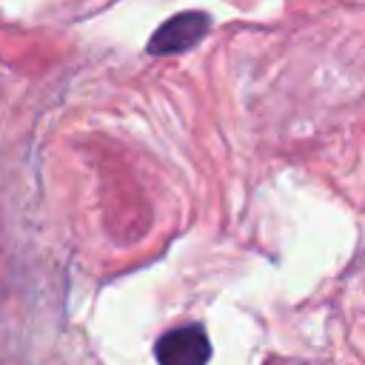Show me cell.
<instances>
[{"mask_svg": "<svg viewBox=\"0 0 365 365\" xmlns=\"http://www.w3.org/2000/svg\"><path fill=\"white\" fill-rule=\"evenodd\" d=\"M208 29V17L202 11H182L174 14L168 23H163L151 40H148V51L151 54H174L182 48H191Z\"/></svg>", "mask_w": 365, "mask_h": 365, "instance_id": "7a4b0ae2", "label": "cell"}, {"mask_svg": "<svg viewBox=\"0 0 365 365\" xmlns=\"http://www.w3.org/2000/svg\"><path fill=\"white\" fill-rule=\"evenodd\" d=\"M154 356L163 365H200L211 356V345L200 325H185L163 334L154 345Z\"/></svg>", "mask_w": 365, "mask_h": 365, "instance_id": "6da1fadb", "label": "cell"}]
</instances>
